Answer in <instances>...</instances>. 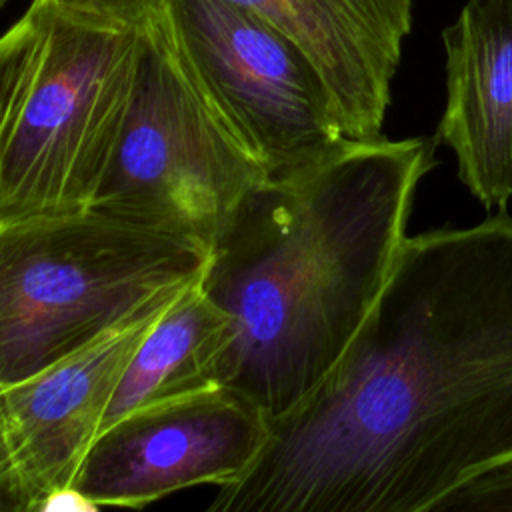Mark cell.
Returning <instances> with one entry per match:
<instances>
[{
	"label": "cell",
	"mask_w": 512,
	"mask_h": 512,
	"mask_svg": "<svg viewBox=\"0 0 512 512\" xmlns=\"http://www.w3.org/2000/svg\"><path fill=\"white\" fill-rule=\"evenodd\" d=\"M512 458V216L406 236L336 368L200 512H426Z\"/></svg>",
	"instance_id": "cell-1"
},
{
	"label": "cell",
	"mask_w": 512,
	"mask_h": 512,
	"mask_svg": "<svg viewBox=\"0 0 512 512\" xmlns=\"http://www.w3.org/2000/svg\"><path fill=\"white\" fill-rule=\"evenodd\" d=\"M436 136L344 140L264 184L212 248L204 292L232 318L220 384L268 420L342 360L406 238Z\"/></svg>",
	"instance_id": "cell-2"
},
{
	"label": "cell",
	"mask_w": 512,
	"mask_h": 512,
	"mask_svg": "<svg viewBox=\"0 0 512 512\" xmlns=\"http://www.w3.org/2000/svg\"><path fill=\"white\" fill-rule=\"evenodd\" d=\"M146 50L114 26L30 0L0 34V224L90 208Z\"/></svg>",
	"instance_id": "cell-3"
},
{
	"label": "cell",
	"mask_w": 512,
	"mask_h": 512,
	"mask_svg": "<svg viewBox=\"0 0 512 512\" xmlns=\"http://www.w3.org/2000/svg\"><path fill=\"white\" fill-rule=\"evenodd\" d=\"M210 250L96 210L0 224V390L174 300Z\"/></svg>",
	"instance_id": "cell-4"
},
{
	"label": "cell",
	"mask_w": 512,
	"mask_h": 512,
	"mask_svg": "<svg viewBox=\"0 0 512 512\" xmlns=\"http://www.w3.org/2000/svg\"><path fill=\"white\" fill-rule=\"evenodd\" d=\"M138 86L88 210L212 248L270 182L200 86L160 0L144 18Z\"/></svg>",
	"instance_id": "cell-5"
},
{
	"label": "cell",
	"mask_w": 512,
	"mask_h": 512,
	"mask_svg": "<svg viewBox=\"0 0 512 512\" xmlns=\"http://www.w3.org/2000/svg\"><path fill=\"white\" fill-rule=\"evenodd\" d=\"M186 58L210 104L270 180L348 140L308 58L230 0H170Z\"/></svg>",
	"instance_id": "cell-6"
},
{
	"label": "cell",
	"mask_w": 512,
	"mask_h": 512,
	"mask_svg": "<svg viewBox=\"0 0 512 512\" xmlns=\"http://www.w3.org/2000/svg\"><path fill=\"white\" fill-rule=\"evenodd\" d=\"M268 434L264 412L214 386L134 410L104 428L74 480L96 504L144 508L198 484L234 482Z\"/></svg>",
	"instance_id": "cell-7"
},
{
	"label": "cell",
	"mask_w": 512,
	"mask_h": 512,
	"mask_svg": "<svg viewBox=\"0 0 512 512\" xmlns=\"http://www.w3.org/2000/svg\"><path fill=\"white\" fill-rule=\"evenodd\" d=\"M170 304L130 318L58 364L0 390V440L34 512L46 494L74 484L130 360Z\"/></svg>",
	"instance_id": "cell-8"
},
{
	"label": "cell",
	"mask_w": 512,
	"mask_h": 512,
	"mask_svg": "<svg viewBox=\"0 0 512 512\" xmlns=\"http://www.w3.org/2000/svg\"><path fill=\"white\" fill-rule=\"evenodd\" d=\"M284 34L312 64L348 140L382 136L412 0H230Z\"/></svg>",
	"instance_id": "cell-9"
},
{
	"label": "cell",
	"mask_w": 512,
	"mask_h": 512,
	"mask_svg": "<svg viewBox=\"0 0 512 512\" xmlns=\"http://www.w3.org/2000/svg\"><path fill=\"white\" fill-rule=\"evenodd\" d=\"M446 104L436 140L486 208L512 198V0H468L442 32Z\"/></svg>",
	"instance_id": "cell-10"
},
{
	"label": "cell",
	"mask_w": 512,
	"mask_h": 512,
	"mask_svg": "<svg viewBox=\"0 0 512 512\" xmlns=\"http://www.w3.org/2000/svg\"><path fill=\"white\" fill-rule=\"evenodd\" d=\"M200 280L202 276L172 300L140 342L100 432L144 406L222 386L220 370L232 342V318L204 292Z\"/></svg>",
	"instance_id": "cell-11"
},
{
	"label": "cell",
	"mask_w": 512,
	"mask_h": 512,
	"mask_svg": "<svg viewBox=\"0 0 512 512\" xmlns=\"http://www.w3.org/2000/svg\"><path fill=\"white\" fill-rule=\"evenodd\" d=\"M426 512H512V458L460 484Z\"/></svg>",
	"instance_id": "cell-12"
},
{
	"label": "cell",
	"mask_w": 512,
	"mask_h": 512,
	"mask_svg": "<svg viewBox=\"0 0 512 512\" xmlns=\"http://www.w3.org/2000/svg\"><path fill=\"white\" fill-rule=\"evenodd\" d=\"M60 10L80 18L114 24L138 26L160 0H52Z\"/></svg>",
	"instance_id": "cell-13"
},
{
	"label": "cell",
	"mask_w": 512,
	"mask_h": 512,
	"mask_svg": "<svg viewBox=\"0 0 512 512\" xmlns=\"http://www.w3.org/2000/svg\"><path fill=\"white\" fill-rule=\"evenodd\" d=\"M0 512H34L28 504L16 474L12 470L10 458L0 440Z\"/></svg>",
	"instance_id": "cell-14"
},
{
	"label": "cell",
	"mask_w": 512,
	"mask_h": 512,
	"mask_svg": "<svg viewBox=\"0 0 512 512\" xmlns=\"http://www.w3.org/2000/svg\"><path fill=\"white\" fill-rule=\"evenodd\" d=\"M36 512H100V504H96L82 490L66 486L46 494Z\"/></svg>",
	"instance_id": "cell-15"
},
{
	"label": "cell",
	"mask_w": 512,
	"mask_h": 512,
	"mask_svg": "<svg viewBox=\"0 0 512 512\" xmlns=\"http://www.w3.org/2000/svg\"><path fill=\"white\" fill-rule=\"evenodd\" d=\"M8 2H10V0H0V10H2V8H4Z\"/></svg>",
	"instance_id": "cell-16"
}]
</instances>
